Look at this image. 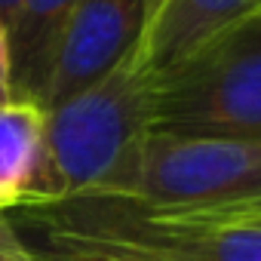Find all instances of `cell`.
Returning a JSON list of instances; mask_svg holds the SVG:
<instances>
[{"label":"cell","instance_id":"obj_1","mask_svg":"<svg viewBox=\"0 0 261 261\" xmlns=\"http://www.w3.org/2000/svg\"><path fill=\"white\" fill-rule=\"evenodd\" d=\"M7 215L34 261H261V230L126 197H71Z\"/></svg>","mask_w":261,"mask_h":261},{"label":"cell","instance_id":"obj_2","mask_svg":"<svg viewBox=\"0 0 261 261\" xmlns=\"http://www.w3.org/2000/svg\"><path fill=\"white\" fill-rule=\"evenodd\" d=\"M154 123V71L136 49L108 77L46 111L40 203L117 197Z\"/></svg>","mask_w":261,"mask_h":261},{"label":"cell","instance_id":"obj_3","mask_svg":"<svg viewBox=\"0 0 261 261\" xmlns=\"http://www.w3.org/2000/svg\"><path fill=\"white\" fill-rule=\"evenodd\" d=\"M151 133L261 139V16L154 74Z\"/></svg>","mask_w":261,"mask_h":261},{"label":"cell","instance_id":"obj_4","mask_svg":"<svg viewBox=\"0 0 261 261\" xmlns=\"http://www.w3.org/2000/svg\"><path fill=\"white\" fill-rule=\"evenodd\" d=\"M117 197L151 206L255 200L261 197V139H185L151 133Z\"/></svg>","mask_w":261,"mask_h":261},{"label":"cell","instance_id":"obj_5","mask_svg":"<svg viewBox=\"0 0 261 261\" xmlns=\"http://www.w3.org/2000/svg\"><path fill=\"white\" fill-rule=\"evenodd\" d=\"M148 28L145 0H77L62 34L43 111L74 98L133 56Z\"/></svg>","mask_w":261,"mask_h":261},{"label":"cell","instance_id":"obj_6","mask_svg":"<svg viewBox=\"0 0 261 261\" xmlns=\"http://www.w3.org/2000/svg\"><path fill=\"white\" fill-rule=\"evenodd\" d=\"M255 16H261V0H163L145 28L139 53L160 74Z\"/></svg>","mask_w":261,"mask_h":261},{"label":"cell","instance_id":"obj_7","mask_svg":"<svg viewBox=\"0 0 261 261\" xmlns=\"http://www.w3.org/2000/svg\"><path fill=\"white\" fill-rule=\"evenodd\" d=\"M74 7L77 0H22L19 4L13 22L7 25L16 101H31L43 108L56 53Z\"/></svg>","mask_w":261,"mask_h":261},{"label":"cell","instance_id":"obj_8","mask_svg":"<svg viewBox=\"0 0 261 261\" xmlns=\"http://www.w3.org/2000/svg\"><path fill=\"white\" fill-rule=\"evenodd\" d=\"M46 111L31 101L0 105V212L40 203Z\"/></svg>","mask_w":261,"mask_h":261},{"label":"cell","instance_id":"obj_9","mask_svg":"<svg viewBox=\"0 0 261 261\" xmlns=\"http://www.w3.org/2000/svg\"><path fill=\"white\" fill-rule=\"evenodd\" d=\"M175 209H181L200 221H209V224L261 230V197L237 200V203H215V206H175Z\"/></svg>","mask_w":261,"mask_h":261},{"label":"cell","instance_id":"obj_10","mask_svg":"<svg viewBox=\"0 0 261 261\" xmlns=\"http://www.w3.org/2000/svg\"><path fill=\"white\" fill-rule=\"evenodd\" d=\"M0 261H34L7 212H0Z\"/></svg>","mask_w":261,"mask_h":261},{"label":"cell","instance_id":"obj_11","mask_svg":"<svg viewBox=\"0 0 261 261\" xmlns=\"http://www.w3.org/2000/svg\"><path fill=\"white\" fill-rule=\"evenodd\" d=\"M16 101L13 95V59H10V34L0 22V105Z\"/></svg>","mask_w":261,"mask_h":261},{"label":"cell","instance_id":"obj_12","mask_svg":"<svg viewBox=\"0 0 261 261\" xmlns=\"http://www.w3.org/2000/svg\"><path fill=\"white\" fill-rule=\"evenodd\" d=\"M19 4H22V0H0V22H4V28L13 22V16H16Z\"/></svg>","mask_w":261,"mask_h":261},{"label":"cell","instance_id":"obj_13","mask_svg":"<svg viewBox=\"0 0 261 261\" xmlns=\"http://www.w3.org/2000/svg\"><path fill=\"white\" fill-rule=\"evenodd\" d=\"M145 4H148V22H151V16L157 13V7L163 4V0H145Z\"/></svg>","mask_w":261,"mask_h":261}]
</instances>
